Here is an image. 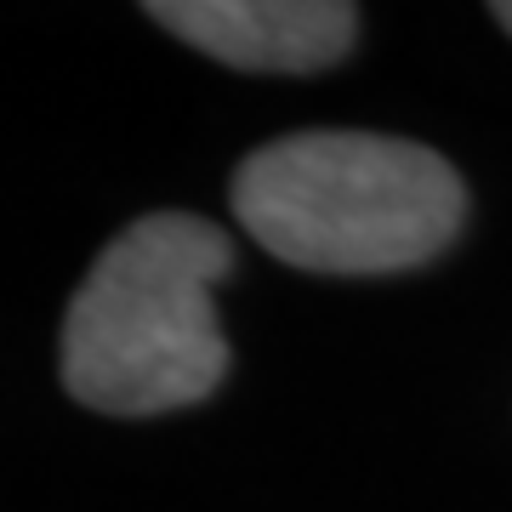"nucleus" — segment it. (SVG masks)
Masks as SVG:
<instances>
[{
  "instance_id": "3",
  "label": "nucleus",
  "mask_w": 512,
  "mask_h": 512,
  "mask_svg": "<svg viewBox=\"0 0 512 512\" xmlns=\"http://www.w3.org/2000/svg\"><path fill=\"white\" fill-rule=\"evenodd\" d=\"M148 18L228 69L319 74L359 35L348 0H154Z\"/></svg>"
},
{
  "instance_id": "2",
  "label": "nucleus",
  "mask_w": 512,
  "mask_h": 512,
  "mask_svg": "<svg viewBox=\"0 0 512 512\" xmlns=\"http://www.w3.org/2000/svg\"><path fill=\"white\" fill-rule=\"evenodd\" d=\"M234 268L228 234L188 211L137 217L92 262L63 319V387L103 416H165L228 376L211 285Z\"/></svg>"
},
{
  "instance_id": "1",
  "label": "nucleus",
  "mask_w": 512,
  "mask_h": 512,
  "mask_svg": "<svg viewBox=\"0 0 512 512\" xmlns=\"http://www.w3.org/2000/svg\"><path fill=\"white\" fill-rule=\"evenodd\" d=\"M239 228L308 274H399L461 234L456 165L382 131H296L234 171Z\"/></svg>"
},
{
  "instance_id": "4",
  "label": "nucleus",
  "mask_w": 512,
  "mask_h": 512,
  "mask_svg": "<svg viewBox=\"0 0 512 512\" xmlns=\"http://www.w3.org/2000/svg\"><path fill=\"white\" fill-rule=\"evenodd\" d=\"M495 23H501V29L512 35V0H501V6H495Z\"/></svg>"
}]
</instances>
